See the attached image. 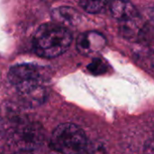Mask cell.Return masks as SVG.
Returning <instances> with one entry per match:
<instances>
[{
  "mask_svg": "<svg viewBox=\"0 0 154 154\" xmlns=\"http://www.w3.org/2000/svg\"><path fill=\"white\" fill-rule=\"evenodd\" d=\"M72 42L70 32L57 23L41 25L33 37V50L43 58H55L64 53Z\"/></svg>",
  "mask_w": 154,
  "mask_h": 154,
  "instance_id": "1",
  "label": "cell"
},
{
  "mask_svg": "<svg viewBox=\"0 0 154 154\" xmlns=\"http://www.w3.org/2000/svg\"><path fill=\"white\" fill-rule=\"evenodd\" d=\"M50 146L58 154H89L85 132L71 123L61 124L55 128Z\"/></svg>",
  "mask_w": 154,
  "mask_h": 154,
  "instance_id": "2",
  "label": "cell"
},
{
  "mask_svg": "<svg viewBox=\"0 0 154 154\" xmlns=\"http://www.w3.org/2000/svg\"><path fill=\"white\" fill-rule=\"evenodd\" d=\"M10 134V143L14 151L38 150L45 139L44 128L37 122L23 121Z\"/></svg>",
  "mask_w": 154,
  "mask_h": 154,
  "instance_id": "3",
  "label": "cell"
},
{
  "mask_svg": "<svg viewBox=\"0 0 154 154\" xmlns=\"http://www.w3.org/2000/svg\"><path fill=\"white\" fill-rule=\"evenodd\" d=\"M44 79L45 69L34 64L14 65L8 72V79L15 88L32 84H43Z\"/></svg>",
  "mask_w": 154,
  "mask_h": 154,
  "instance_id": "4",
  "label": "cell"
},
{
  "mask_svg": "<svg viewBox=\"0 0 154 154\" xmlns=\"http://www.w3.org/2000/svg\"><path fill=\"white\" fill-rule=\"evenodd\" d=\"M106 44V37L95 31L83 32L77 39V49L84 56H92L98 53L105 48Z\"/></svg>",
  "mask_w": 154,
  "mask_h": 154,
  "instance_id": "5",
  "label": "cell"
},
{
  "mask_svg": "<svg viewBox=\"0 0 154 154\" xmlns=\"http://www.w3.org/2000/svg\"><path fill=\"white\" fill-rule=\"evenodd\" d=\"M20 101L24 106L35 107L42 105L47 97L43 84H32L16 88Z\"/></svg>",
  "mask_w": 154,
  "mask_h": 154,
  "instance_id": "6",
  "label": "cell"
},
{
  "mask_svg": "<svg viewBox=\"0 0 154 154\" xmlns=\"http://www.w3.org/2000/svg\"><path fill=\"white\" fill-rule=\"evenodd\" d=\"M110 11L114 18L122 22H133L139 17L136 7L127 0H112L110 3Z\"/></svg>",
  "mask_w": 154,
  "mask_h": 154,
  "instance_id": "7",
  "label": "cell"
},
{
  "mask_svg": "<svg viewBox=\"0 0 154 154\" xmlns=\"http://www.w3.org/2000/svg\"><path fill=\"white\" fill-rule=\"evenodd\" d=\"M51 16L56 22L55 23L65 28L79 24L81 19L79 13L69 6H61L54 9L52 11Z\"/></svg>",
  "mask_w": 154,
  "mask_h": 154,
  "instance_id": "8",
  "label": "cell"
},
{
  "mask_svg": "<svg viewBox=\"0 0 154 154\" xmlns=\"http://www.w3.org/2000/svg\"><path fill=\"white\" fill-rule=\"evenodd\" d=\"M112 0H79L83 9L90 14H99L106 10Z\"/></svg>",
  "mask_w": 154,
  "mask_h": 154,
  "instance_id": "9",
  "label": "cell"
},
{
  "mask_svg": "<svg viewBox=\"0 0 154 154\" xmlns=\"http://www.w3.org/2000/svg\"><path fill=\"white\" fill-rule=\"evenodd\" d=\"M106 65L105 64V61L100 59H95L88 66V69L94 73V74H101L105 73Z\"/></svg>",
  "mask_w": 154,
  "mask_h": 154,
  "instance_id": "10",
  "label": "cell"
},
{
  "mask_svg": "<svg viewBox=\"0 0 154 154\" xmlns=\"http://www.w3.org/2000/svg\"><path fill=\"white\" fill-rule=\"evenodd\" d=\"M12 154H40L37 150H20L14 151Z\"/></svg>",
  "mask_w": 154,
  "mask_h": 154,
  "instance_id": "11",
  "label": "cell"
}]
</instances>
